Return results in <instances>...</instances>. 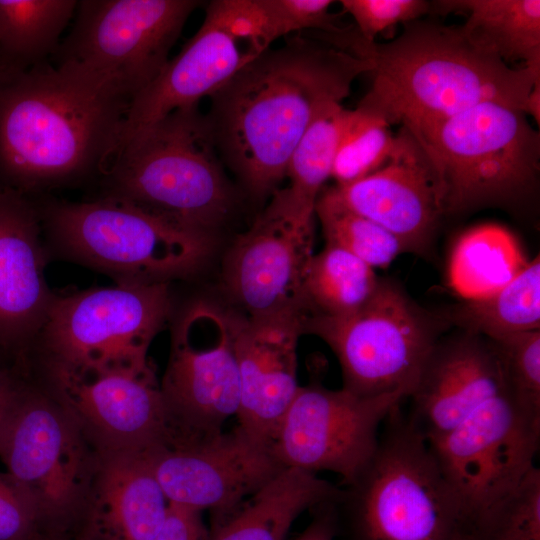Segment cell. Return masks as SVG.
I'll use <instances>...</instances> for the list:
<instances>
[{
	"label": "cell",
	"mask_w": 540,
	"mask_h": 540,
	"mask_svg": "<svg viewBox=\"0 0 540 540\" xmlns=\"http://www.w3.org/2000/svg\"><path fill=\"white\" fill-rule=\"evenodd\" d=\"M369 70L366 60L320 37L296 35L256 56L210 97L206 116L218 153L252 201L279 189L313 121Z\"/></svg>",
	"instance_id": "1"
},
{
	"label": "cell",
	"mask_w": 540,
	"mask_h": 540,
	"mask_svg": "<svg viewBox=\"0 0 540 540\" xmlns=\"http://www.w3.org/2000/svg\"><path fill=\"white\" fill-rule=\"evenodd\" d=\"M327 40L370 65L371 87L357 108L412 134L486 101L524 111L540 81V68L510 67L462 26L418 19L387 43L366 41L350 28Z\"/></svg>",
	"instance_id": "2"
},
{
	"label": "cell",
	"mask_w": 540,
	"mask_h": 540,
	"mask_svg": "<svg viewBox=\"0 0 540 540\" xmlns=\"http://www.w3.org/2000/svg\"><path fill=\"white\" fill-rule=\"evenodd\" d=\"M130 101L49 62L0 68V176L27 196L103 174Z\"/></svg>",
	"instance_id": "3"
},
{
	"label": "cell",
	"mask_w": 540,
	"mask_h": 540,
	"mask_svg": "<svg viewBox=\"0 0 540 540\" xmlns=\"http://www.w3.org/2000/svg\"><path fill=\"white\" fill-rule=\"evenodd\" d=\"M102 180L103 197L211 237L238 204L208 118L198 106L175 110L127 136Z\"/></svg>",
	"instance_id": "4"
},
{
	"label": "cell",
	"mask_w": 540,
	"mask_h": 540,
	"mask_svg": "<svg viewBox=\"0 0 540 540\" xmlns=\"http://www.w3.org/2000/svg\"><path fill=\"white\" fill-rule=\"evenodd\" d=\"M400 407L336 502L353 540H469L472 516L463 495Z\"/></svg>",
	"instance_id": "5"
},
{
	"label": "cell",
	"mask_w": 540,
	"mask_h": 540,
	"mask_svg": "<svg viewBox=\"0 0 540 540\" xmlns=\"http://www.w3.org/2000/svg\"><path fill=\"white\" fill-rule=\"evenodd\" d=\"M410 134L428 160L443 215L512 207L536 188L540 137L517 107L482 102Z\"/></svg>",
	"instance_id": "6"
},
{
	"label": "cell",
	"mask_w": 540,
	"mask_h": 540,
	"mask_svg": "<svg viewBox=\"0 0 540 540\" xmlns=\"http://www.w3.org/2000/svg\"><path fill=\"white\" fill-rule=\"evenodd\" d=\"M43 234L63 258L116 283H170L207 261L214 237L169 225L118 199L50 201L40 206Z\"/></svg>",
	"instance_id": "7"
},
{
	"label": "cell",
	"mask_w": 540,
	"mask_h": 540,
	"mask_svg": "<svg viewBox=\"0 0 540 540\" xmlns=\"http://www.w3.org/2000/svg\"><path fill=\"white\" fill-rule=\"evenodd\" d=\"M169 283H116L56 295L25 359L39 372L88 373L145 366L173 312Z\"/></svg>",
	"instance_id": "8"
},
{
	"label": "cell",
	"mask_w": 540,
	"mask_h": 540,
	"mask_svg": "<svg viewBox=\"0 0 540 540\" xmlns=\"http://www.w3.org/2000/svg\"><path fill=\"white\" fill-rule=\"evenodd\" d=\"M448 326L439 312L424 309L383 278L356 311L308 313L303 320V332L319 337L335 354L343 389L360 397L401 393L407 399Z\"/></svg>",
	"instance_id": "9"
},
{
	"label": "cell",
	"mask_w": 540,
	"mask_h": 540,
	"mask_svg": "<svg viewBox=\"0 0 540 540\" xmlns=\"http://www.w3.org/2000/svg\"><path fill=\"white\" fill-rule=\"evenodd\" d=\"M97 458L64 408L22 372L0 433V460L32 501L41 537L76 531Z\"/></svg>",
	"instance_id": "10"
},
{
	"label": "cell",
	"mask_w": 540,
	"mask_h": 540,
	"mask_svg": "<svg viewBox=\"0 0 540 540\" xmlns=\"http://www.w3.org/2000/svg\"><path fill=\"white\" fill-rule=\"evenodd\" d=\"M196 0H85L54 64L128 99L164 69Z\"/></svg>",
	"instance_id": "11"
},
{
	"label": "cell",
	"mask_w": 540,
	"mask_h": 540,
	"mask_svg": "<svg viewBox=\"0 0 540 540\" xmlns=\"http://www.w3.org/2000/svg\"><path fill=\"white\" fill-rule=\"evenodd\" d=\"M234 339V314L209 301L191 302L176 317L160 382L166 448L208 441L237 416L240 381Z\"/></svg>",
	"instance_id": "12"
},
{
	"label": "cell",
	"mask_w": 540,
	"mask_h": 540,
	"mask_svg": "<svg viewBox=\"0 0 540 540\" xmlns=\"http://www.w3.org/2000/svg\"><path fill=\"white\" fill-rule=\"evenodd\" d=\"M407 399L401 393L360 397L320 382L299 386L272 449L285 468L328 471L349 484L375 452L379 429Z\"/></svg>",
	"instance_id": "13"
},
{
	"label": "cell",
	"mask_w": 540,
	"mask_h": 540,
	"mask_svg": "<svg viewBox=\"0 0 540 540\" xmlns=\"http://www.w3.org/2000/svg\"><path fill=\"white\" fill-rule=\"evenodd\" d=\"M98 453H144L167 445L154 366L88 373L40 372L36 380Z\"/></svg>",
	"instance_id": "14"
},
{
	"label": "cell",
	"mask_w": 540,
	"mask_h": 540,
	"mask_svg": "<svg viewBox=\"0 0 540 540\" xmlns=\"http://www.w3.org/2000/svg\"><path fill=\"white\" fill-rule=\"evenodd\" d=\"M313 254V222L271 199L227 251L223 287L245 317L305 316L304 283Z\"/></svg>",
	"instance_id": "15"
},
{
	"label": "cell",
	"mask_w": 540,
	"mask_h": 540,
	"mask_svg": "<svg viewBox=\"0 0 540 540\" xmlns=\"http://www.w3.org/2000/svg\"><path fill=\"white\" fill-rule=\"evenodd\" d=\"M149 458L170 504L209 509L218 523L285 468L272 445L239 425L199 444L151 450Z\"/></svg>",
	"instance_id": "16"
},
{
	"label": "cell",
	"mask_w": 540,
	"mask_h": 540,
	"mask_svg": "<svg viewBox=\"0 0 540 540\" xmlns=\"http://www.w3.org/2000/svg\"><path fill=\"white\" fill-rule=\"evenodd\" d=\"M39 206L0 188V353L20 362L40 333L57 294L45 278Z\"/></svg>",
	"instance_id": "17"
},
{
	"label": "cell",
	"mask_w": 540,
	"mask_h": 540,
	"mask_svg": "<svg viewBox=\"0 0 540 540\" xmlns=\"http://www.w3.org/2000/svg\"><path fill=\"white\" fill-rule=\"evenodd\" d=\"M259 54L252 43L231 30L217 0L211 1L198 31L131 101L121 142L175 110L198 106Z\"/></svg>",
	"instance_id": "18"
},
{
	"label": "cell",
	"mask_w": 540,
	"mask_h": 540,
	"mask_svg": "<svg viewBox=\"0 0 540 540\" xmlns=\"http://www.w3.org/2000/svg\"><path fill=\"white\" fill-rule=\"evenodd\" d=\"M397 137L396 150L384 165L332 188L346 207L394 235L405 252L424 255L443 212L423 150L406 129Z\"/></svg>",
	"instance_id": "19"
},
{
	"label": "cell",
	"mask_w": 540,
	"mask_h": 540,
	"mask_svg": "<svg viewBox=\"0 0 540 540\" xmlns=\"http://www.w3.org/2000/svg\"><path fill=\"white\" fill-rule=\"evenodd\" d=\"M304 317L234 314L240 381L238 425L270 445L299 388L297 345L304 334Z\"/></svg>",
	"instance_id": "20"
},
{
	"label": "cell",
	"mask_w": 540,
	"mask_h": 540,
	"mask_svg": "<svg viewBox=\"0 0 540 540\" xmlns=\"http://www.w3.org/2000/svg\"><path fill=\"white\" fill-rule=\"evenodd\" d=\"M504 389L491 341L461 331L437 342L408 397L407 417L426 442L433 444Z\"/></svg>",
	"instance_id": "21"
},
{
	"label": "cell",
	"mask_w": 540,
	"mask_h": 540,
	"mask_svg": "<svg viewBox=\"0 0 540 540\" xmlns=\"http://www.w3.org/2000/svg\"><path fill=\"white\" fill-rule=\"evenodd\" d=\"M169 501L144 453H98L82 516L73 533L84 540H152Z\"/></svg>",
	"instance_id": "22"
},
{
	"label": "cell",
	"mask_w": 540,
	"mask_h": 540,
	"mask_svg": "<svg viewBox=\"0 0 540 540\" xmlns=\"http://www.w3.org/2000/svg\"><path fill=\"white\" fill-rule=\"evenodd\" d=\"M342 492L317 474L284 468L219 522L208 540H284L301 513L337 502Z\"/></svg>",
	"instance_id": "23"
},
{
	"label": "cell",
	"mask_w": 540,
	"mask_h": 540,
	"mask_svg": "<svg viewBox=\"0 0 540 540\" xmlns=\"http://www.w3.org/2000/svg\"><path fill=\"white\" fill-rule=\"evenodd\" d=\"M430 11L465 14L461 26L476 44L507 64L540 68L539 0H441L431 2Z\"/></svg>",
	"instance_id": "24"
},
{
	"label": "cell",
	"mask_w": 540,
	"mask_h": 540,
	"mask_svg": "<svg viewBox=\"0 0 540 540\" xmlns=\"http://www.w3.org/2000/svg\"><path fill=\"white\" fill-rule=\"evenodd\" d=\"M528 262L509 230L479 225L456 241L448 261V282L463 299H482L512 281Z\"/></svg>",
	"instance_id": "25"
},
{
	"label": "cell",
	"mask_w": 540,
	"mask_h": 540,
	"mask_svg": "<svg viewBox=\"0 0 540 540\" xmlns=\"http://www.w3.org/2000/svg\"><path fill=\"white\" fill-rule=\"evenodd\" d=\"M439 313L449 326L488 339L540 330L539 255L529 260L512 281L494 294L465 300Z\"/></svg>",
	"instance_id": "26"
},
{
	"label": "cell",
	"mask_w": 540,
	"mask_h": 540,
	"mask_svg": "<svg viewBox=\"0 0 540 540\" xmlns=\"http://www.w3.org/2000/svg\"><path fill=\"white\" fill-rule=\"evenodd\" d=\"M77 5L75 0H0V68L46 62Z\"/></svg>",
	"instance_id": "27"
},
{
	"label": "cell",
	"mask_w": 540,
	"mask_h": 540,
	"mask_svg": "<svg viewBox=\"0 0 540 540\" xmlns=\"http://www.w3.org/2000/svg\"><path fill=\"white\" fill-rule=\"evenodd\" d=\"M344 111L341 104H333L313 121L290 156L289 185L271 196L303 221L313 222L317 199L331 177Z\"/></svg>",
	"instance_id": "28"
},
{
	"label": "cell",
	"mask_w": 540,
	"mask_h": 540,
	"mask_svg": "<svg viewBox=\"0 0 540 540\" xmlns=\"http://www.w3.org/2000/svg\"><path fill=\"white\" fill-rule=\"evenodd\" d=\"M380 278L374 268L334 245L313 254L305 277L308 313L340 316L362 307L374 294Z\"/></svg>",
	"instance_id": "29"
},
{
	"label": "cell",
	"mask_w": 540,
	"mask_h": 540,
	"mask_svg": "<svg viewBox=\"0 0 540 540\" xmlns=\"http://www.w3.org/2000/svg\"><path fill=\"white\" fill-rule=\"evenodd\" d=\"M326 244L358 257L372 268H386L401 253L402 244L390 232L346 207L333 188L322 190L316 205Z\"/></svg>",
	"instance_id": "30"
},
{
	"label": "cell",
	"mask_w": 540,
	"mask_h": 540,
	"mask_svg": "<svg viewBox=\"0 0 540 540\" xmlns=\"http://www.w3.org/2000/svg\"><path fill=\"white\" fill-rule=\"evenodd\" d=\"M397 142L383 119L357 107L345 109L331 177L341 186L373 173L390 159Z\"/></svg>",
	"instance_id": "31"
},
{
	"label": "cell",
	"mask_w": 540,
	"mask_h": 540,
	"mask_svg": "<svg viewBox=\"0 0 540 540\" xmlns=\"http://www.w3.org/2000/svg\"><path fill=\"white\" fill-rule=\"evenodd\" d=\"M469 540H540V469L536 465L475 517Z\"/></svg>",
	"instance_id": "32"
},
{
	"label": "cell",
	"mask_w": 540,
	"mask_h": 540,
	"mask_svg": "<svg viewBox=\"0 0 540 540\" xmlns=\"http://www.w3.org/2000/svg\"><path fill=\"white\" fill-rule=\"evenodd\" d=\"M489 340L509 398L522 415L540 425V330Z\"/></svg>",
	"instance_id": "33"
},
{
	"label": "cell",
	"mask_w": 540,
	"mask_h": 540,
	"mask_svg": "<svg viewBox=\"0 0 540 540\" xmlns=\"http://www.w3.org/2000/svg\"><path fill=\"white\" fill-rule=\"evenodd\" d=\"M271 43L303 30L334 34L344 30L330 12V0H262Z\"/></svg>",
	"instance_id": "34"
},
{
	"label": "cell",
	"mask_w": 540,
	"mask_h": 540,
	"mask_svg": "<svg viewBox=\"0 0 540 540\" xmlns=\"http://www.w3.org/2000/svg\"><path fill=\"white\" fill-rule=\"evenodd\" d=\"M343 10L356 23L357 33L366 41L397 24L420 19L430 11L431 2L423 0H342Z\"/></svg>",
	"instance_id": "35"
},
{
	"label": "cell",
	"mask_w": 540,
	"mask_h": 540,
	"mask_svg": "<svg viewBox=\"0 0 540 540\" xmlns=\"http://www.w3.org/2000/svg\"><path fill=\"white\" fill-rule=\"evenodd\" d=\"M34 505L7 473L0 472V540H39Z\"/></svg>",
	"instance_id": "36"
},
{
	"label": "cell",
	"mask_w": 540,
	"mask_h": 540,
	"mask_svg": "<svg viewBox=\"0 0 540 540\" xmlns=\"http://www.w3.org/2000/svg\"><path fill=\"white\" fill-rule=\"evenodd\" d=\"M200 514L199 511L170 504L165 523L152 540H208Z\"/></svg>",
	"instance_id": "37"
},
{
	"label": "cell",
	"mask_w": 540,
	"mask_h": 540,
	"mask_svg": "<svg viewBox=\"0 0 540 540\" xmlns=\"http://www.w3.org/2000/svg\"><path fill=\"white\" fill-rule=\"evenodd\" d=\"M314 510L312 521L295 540H334L338 529L336 502L323 503Z\"/></svg>",
	"instance_id": "38"
},
{
	"label": "cell",
	"mask_w": 540,
	"mask_h": 540,
	"mask_svg": "<svg viewBox=\"0 0 540 540\" xmlns=\"http://www.w3.org/2000/svg\"><path fill=\"white\" fill-rule=\"evenodd\" d=\"M15 365L0 367V433L16 399L22 372Z\"/></svg>",
	"instance_id": "39"
},
{
	"label": "cell",
	"mask_w": 540,
	"mask_h": 540,
	"mask_svg": "<svg viewBox=\"0 0 540 540\" xmlns=\"http://www.w3.org/2000/svg\"><path fill=\"white\" fill-rule=\"evenodd\" d=\"M39 540H84L83 538L77 535H57V536H45L41 537Z\"/></svg>",
	"instance_id": "40"
},
{
	"label": "cell",
	"mask_w": 540,
	"mask_h": 540,
	"mask_svg": "<svg viewBox=\"0 0 540 540\" xmlns=\"http://www.w3.org/2000/svg\"><path fill=\"white\" fill-rule=\"evenodd\" d=\"M2 355H3V354H2V353H0V367H2V366H4V365H5V364L3 363V361H2V359H1V356H2Z\"/></svg>",
	"instance_id": "41"
}]
</instances>
